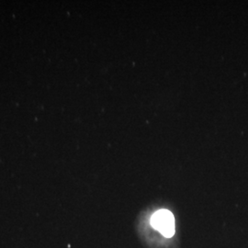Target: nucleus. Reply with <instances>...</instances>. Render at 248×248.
Returning a JSON list of instances; mask_svg holds the SVG:
<instances>
[{
  "label": "nucleus",
  "mask_w": 248,
  "mask_h": 248,
  "mask_svg": "<svg viewBox=\"0 0 248 248\" xmlns=\"http://www.w3.org/2000/svg\"><path fill=\"white\" fill-rule=\"evenodd\" d=\"M151 225L162 235L171 238L175 234V217L168 210H159L151 218Z\"/></svg>",
  "instance_id": "1"
}]
</instances>
